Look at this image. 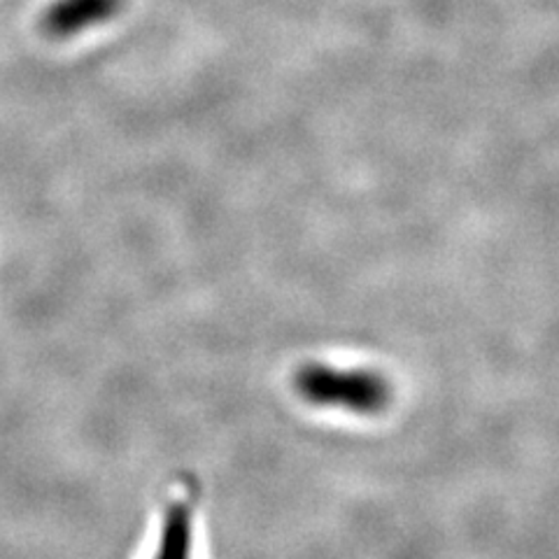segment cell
I'll list each match as a JSON object with an SVG mask.
<instances>
[{"label": "cell", "mask_w": 559, "mask_h": 559, "mask_svg": "<svg viewBox=\"0 0 559 559\" xmlns=\"http://www.w3.org/2000/svg\"><path fill=\"white\" fill-rule=\"evenodd\" d=\"M294 388L318 408H336L355 415H376L388 408L392 390L388 378L371 369H345L331 364H306L294 376Z\"/></svg>", "instance_id": "obj_1"}, {"label": "cell", "mask_w": 559, "mask_h": 559, "mask_svg": "<svg viewBox=\"0 0 559 559\" xmlns=\"http://www.w3.org/2000/svg\"><path fill=\"white\" fill-rule=\"evenodd\" d=\"M194 511L197 495L185 492L166 503L154 559H191L194 552Z\"/></svg>", "instance_id": "obj_2"}, {"label": "cell", "mask_w": 559, "mask_h": 559, "mask_svg": "<svg viewBox=\"0 0 559 559\" xmlns=\"http://www.w3.org/2000/svg\"><path fill=\"white\" fill-rule=\"evenodd\" d=\"M117 10V0H59L45 14V28L51 35L78 33L96 22L108 20Z\"/></svg>", "instance_id": "obj_3"}]
</instances>
